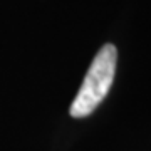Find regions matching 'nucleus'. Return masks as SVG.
<instances>
[{"label":"nucleus","mask_w":151,"mask_h":151,"mask_svg":"<svg viewBox=\"0 0 151 151\" xmlns=\"http://www.w3.org/2000/svg\"><path fill=\"white\" fill-rule=\"evenodd\" d=\"M116 60H118L116 47L113 44L103 45L94 60L91 62V67L84 77L81 89L70 104L72 118H86L104 101L114 81Z\"/></svg>","instance_id":"f257e3e1"}]
</instances>
